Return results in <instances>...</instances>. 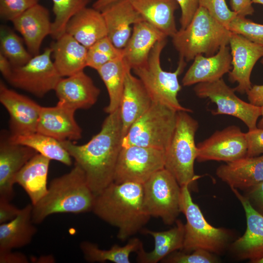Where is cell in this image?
<instances>
[{
    "instance_id": "1",
    "label": "cell",
    "mask_w": 263,
    "mask_h": 263,
    "mask_svg": "<svg viewBox=\"0 0 263 263\" xmlns=\"http://www.w3.org/2000/svg\"><path fill=\"white\" fill-rule=\"evenodd\" d=\"M122 123L119 108L109 114L100 132L87 143L60 141L75 163L83 170L87 184L95 195L113 182L122 149Z\"/></svg>"
},
{
    "instance_id": "2",
    "label": "cell",
    "mask_w": 263,
    "mask_h": 263,
    "mask_svg": "<svg viewBox=\"0 0 263 263\" xmlns=\"http://www.w3.org/2000/svg\"><path fill=\"white\" fill-rule=\"evenodd\" d=\"M142 184L113 182L95 195L92 211L118 229L117 238L126 241L142 229L150 216L143 201Z\"/></svg>"
},
{
    "instance_id": "3",
    "label": "cell",
    "mask_w": 263,
    "mask_h": 263,
    "mask_svg": "<svg viewBox=\"0 0 263 263\" xmlns=\"http://www.w3.org/2000/svg\"><path fill=\"white\" fill-rule=\"evenodd\" d=\"M94 197L83 170L75 163L69 172L53 179L46 194L32 205L33 222L40 224L56 213L79 214L92 211Z\"/></svg>"
},
{
    "instance_id": "4",
    "label": "cell",
    "mask_w": 263,
    "mask_h": 263,
    "mask_svg": "<svg viewBox=\"0 0 263 263\" xmlns=\"http://www.w3.org/2000/svg\"><path fill=\"white\" fill-rule=\"evenodd\" d=\"M231 32L214 19L206 9L199 6L188 26L171 38L179 56L186 62L198 55L211 56L229 44Z\"/></svg>"
},
{
    "instance_id": "5",
    "label": "cell",
    "mask_w": 263,
    "mask_h": 263,
    "mask_svg": "<svg viewBox=\"0 0 263 263\" xmlns=\"http://www.w3.org/2000/svg\"><path fill=\"white\" fill-rule=\"evenodd\" d=\"M167 42V38L157 42L151 50L147 62L132 70L143 83L152 102L162 104L177 112L191 113L192 111L182 106L177 99L181 89L178 76L183 72L186 61L180 57L174 72L165 71L161 67V54Z\"/></svg>"
},
{
    "instance_id": "6",
    "label": "cell",
    "mask_w": 263,
    "mask_h": 263,
    "mask_svg": "<svg viewBox=\"0 0 263 263\" xmlns=\"http://www.w3.org/2000/svg\"><path fill=\"white\" fill-rule=\"evenodd\" d=\"M198 121L188 112L178 111L172 139L165 151V169L176 179L181 187L190 185L198 178L194 164L197 156L195 142Z\"/></svg>"
},
{
    "instance_id": "7",
    "label": "cell",
    "mask_w": 263,
    "mask_h": 263,
    "mask_svg": "<svg viewBox=\"0 0 263 263\" xmlns=\"http://www.w3.org/2000/svg\"><path fill=\"white\" fill-rule=\"evenodd\" d=\"M177 114V111L153 102L123 137L122 147L137 146L165 151L174 132Z\"/></svg>"
},
{
    "instance_id": "8",
    "label": "cell",
    "mask_w": 263,
    "mask_h": 263,
    "mask_svg": "<svg viewBox=\"0 0 263 263\" xmlns=\"http://www.w3.org/2000/svg\"><path fill=\"white\" fill-rule=\"evenodd\" d=\"M180 209L187 220L182 249L189 252L203 249L220 253L228 241V233L207 223L198 206L193 201L188 186L181 187Z\"/></svg>"
},
{
    "instance_id": "9",
    "label": "cell",
    "mask_w": 263,
    "mask_h": 263,
    "mask_svg": "<svg viewBox=\"0 0 263 263\" xmlns=\"http://www.w3.org/2000/svg\"><path fill=\"white\" fill-rule=\"evenodd\" d=\"M144 209L150 217L160 218L170 225L181 212V187L174 177L164 168L154 173L143 185Z\"/></svg>"
},
{
    "instance_id": "10",
    "label": "cell",
    "mask_w": 263,
    "mask_h": 263,
    "mask_svg": "<svg viewBox=\"0 0 263 263\" xmlns=\"http://www.w3.org/2000/svg\"><path fill=\"white\" fill-rule=\"evenodd\" d=\"M52 49L46 48L44 51L34 56L25 64L13 67L8 82L38 97H42L54 90L62 77L51 59Z\"/></svg>"
},
{
    "instance_id": "11",
    "label": "cell",
    "mask_w": 263,
    "mask_h": 263,
    "mask_svg": "<svg viewBox=\"0 0 263 263\" xmlns=\"http://www.w3.org/2000/svg\"><path fill=\"white\" fill-rule=\"evenodd\" d=\"M165 150L149 147H122L114 175L116 183L143 185L154 173L165 168Z\"/></svg>"
},
{
    "instance_id": "12",
    "label": "cell",
    "mask_w": 263,
    "mask_h": 263,
    "mask_svg": "<svg viewBox=\"0 0 263 263\" xmlns=\"http://www.w3.org/2000/svg\"><path fill=\"white\" fill-rule=\"evenodd\" d=\"M194 91L198 97L208 98L216 105L217 109L212 112L213 115L226 114L238 118L246 125L248 130L257 128L261 107L239 98L234 88L229 87L223 78L198 83L194 87Z\"/></svg>"
},
{
    "instance_id": "13",
    "label": "cell",
    "mask_w": 263,
    "mask_h": 263,
    "mask_svg": "<svg viewBox=\"0 0 263 263\" xmlns=\"http://www.w3.org/2000/svg\"><path fill=\"white\" fill-rule=\"evenodd\" d=\"M197 160L231 162L246 156L247 147L245 137L240 128L228 126L217 131L197 145Z\"/></svg>"
},
{
    "instance_id": "14",
    "label": "cell",
    "mask_w": 263,
    "mask_h": 263,
    "mask_svg": "<svg viewBox=\"0 0 263 263\" xmlns=\"http://www.w3.org/2000/svg\"><path fill=\"white\" fill-rule=\"evenodd\" d=\"M0 102L9 114L10 136H23L37 132L42 106L29 97L8 88L1 80Z\"/></svg>"
},
{
    "instance_id": "15",
    "label": "cell",
    "mask_w": 263,
    "mask_h": 263,
    "mask_svg": "<svg viewBox=\"0 0 263 263\" xmlns=\"http://www.w3.org/2000/svg\"><path fill=\"white\" fill-rule=\"evenodd\" d=\"M229 47L231 55L229 80L237 82L235 92L246 94L251 88L250 76L256 62L263 57V45L254 42L238 34L231 32Z\"/></svg>"
},
{
    "instance_id": "16",
    "label": "cell",
    "mask_w": 263,
    "mask_h": 263,
    "mask_svg": "<svg viewBox=\"0 0 263 263\" xmlns=\"http://www.w3.org/2000/svg\"><path fill=\"white\" fill-rule=\"evenodd\" d=\"M2 134L0 142V198L11 201L15 195V179L22 167L38 152L26 146L15 144Z\"/></svg>"
},
{
    "instance_id": "17",
    "label": "cell",
    "mask_w": 263,
    "mask_h": 263,
    "mask_svg": "<svg viewBox=\"0 0 263 263\" xmlns=\"http://www.w3.org/2000/svg\"><path fill=\"white\" fill-rule=\"evenodd\" d=\"M75 110L58 101L54 107H41L37 132L59 141H76L82 130L75 118Z\"/></svg>"
},
{
    "instance_id": "18",
    "label": "cell",
    "mask_w": 263,
    "mask_h": 263,
    "mask_svg": "<svg viewBox=\"0 0 263 263\" xmlns=\"http://www.w3.org/2000/svg\"><path fill=\"white\" fill-rule=\"evenodd\" d=\"M101 12L105 22L107 37L119 49H123L126 45L132 33V26L145 20L129 0H118Z\"/></svg>"
},
{
    "instance_id": "19",
    "label": "cell",
    "mask_w": 263,
    "mask_h": 263,
    "mask_svg": "<svg viewBox=\"0 0 263 263\" xmlns=\"http://www.w3.org/2000/svg\"><path fill=\"white\" fill-rule=\"evenodd\" d=\"M54 91L58 102L75 111L91 108L100 93V90L84 71L62 77Z\"/></svg>"
},
{
    "instance_id": "20",
    "label": "cell",
    "mask_w": 263,
    "mask_h": 263,
    "mask_svg": "<svg viewBox=\"0 0 263 263\" xmlns=\"http://www.w3.org/2000/svg\"><path fill=\"white\" fill-rule=\"evenodd\" d=\"M231 188L244 208L247 223L245 232L234 243L233 248L241 258L255 263L263 257V215L252 207L246 196L236 188Z\"/></svg>"
},
{
    "instance_id": "21",
    "label": "cell",
    "mask_w": 263,
    "mask_h": 263,
    "mask_svg": "<svg viewBox=\"0 0 263 263\" xmlns=\"http://www.w3.org/2000/svg\"><path fill=\"white\" fill-rule=\"evenodd\" d=\"M11 22L22 36L30 54L33 56L39 54L44 39L52 32L49 10L38 3Z\"/></svg>"
},
{
    "instance_id": "22",
    "label": "cell",
    "mask_w": 263,
    "mask_h": 263,
    "mask_svg": "<svg viewBox=\"0 0 263 263\" xmlns=\"http://www.w3.org/2000/svg\"><path fill=\"white\" fill-rule=\"evenodd\" d=\"M231 68L230 48L228 45L224 46L212 56H196L182 79V84L188 86L216 81L229 73Z\"/></svg>"
},
{
    "instance_id": "23",
    "label": "cell",
    "mask_w": 263,
    "mask_h": 263,
    "mask_svg": "<svg viewBox=\"0 0 263 263\" xmlns=\"http://www.w3.org/2000/svg\"><path fill=\"white\" fill-rule=\"evenodd\" d=\"M126 72L124 91L119 110L122 123V136H125L133 123L150 107L152 101L141 80Z\"/></svg>"
},
{
    "instance_id": "24",
    "label": "cell",
    "mask_w": 263,
    "mask_h": 263,
    "mask_svg": "<svg viewBox=\"0 0 263 263\" xmlns=\"http://www.w3.org/2000/svg\"><path fill=\"white\" fill-rule=\"evenodd\" d=\"M168 37L147 21L133 25L131 36L123 49V58L131 70L145 64L155 44Z\"/></svg>"
},
{
    "instance_id": "25",
    "label": "cell",
    "mask_w": 263,
    "mask_h": 263,
    "mask_svg": "<svg viewBox=\"0 0 263 263\" xmlns=\"http://www.w3.org/2000/svg\"><path fill=\"white\" fill-rule=\"evenodd\" d=\"M216 174L231 188L248 189L263 181V154L226 162L217 168Z\"/></svg>"
},
{
    "instance_id": "26",
    "label": "cell",
    "mask_w": 263,
    "mask_h": 263,
    "mask_svg": "<svg viewBox=\"0 0 263 263\" xmlns=\"http://www.w3.org/2000/svg\"><path fill=\"white\" fill-rule=\"evenodd\" d=\"M51 47L54 64L61 77L83 71L87 67L88 49L70 35L64 33Z\"/></svg>"
},
{
    "instance_id": "27",
    "label": "cell",
    "mask_w": 263,
    "mask_h": 263,
    "mask_svg": "<svg viewBox=\"0 0 263 263\" xmlns=\"http://www.w3.org/2000/svg\"><path fill=\"white\" fill-rule=\"evenodd\" d=\"M65 33L70 35L87 49L107 37L105 22L101 11L86 7L68 21Z\"/></svg>"
},
{
    "instance_id": "28",
    "label": "cell",
    "mask_w": 263,
    "mask_h": 263,
    "mask_svg": "<svg viewBox=\"0 0 263 263\" xmlns=\"http://www.w3.org/2000/svg\"><path fill=\"white\" fill-rule=\"evenodd\" d=\"M32 204H28L15 218L0 224V251L22 247L31 243L37 231L32 221Z\"/></svg>"
},
{
    "instance_id": "29",
    "label": "cell",
    "mask_w": 263,
    "mask_h": 263,
    "mask_svg": "<svg viewBox=\"0 0 263 263\" xmlns=\"http://www.w3.org/2000/svg\"><path fill=\"white\" fill-rule=\"evenodd\" d=\"M172 228L164 231H153L142 229L145 234L151 235L154 241V247L150 252H146L142 245L136 252V261L139 263H156L170 254L182 249L184 241L185 225L179 220Z\"/></svg>"
},
{
    "instance_id": "30",
    "label": "cell",
    "mask_w": 263,
    "mask_h": 263,
    "mask_svg": "<svg viewBox=\"0 0 263 263\" xmlns=\"http://www.w3.org/2000/svg\"><path fill=\"white\" fill-rule=\"evenodd\" d=\"M50 161L38 153L22 167L15 177V184L23 188L33 206L47 192V176Z\"/></svg>"
},
{
    "instance_id": "31",
    "label": "cell",
    "mask_w": 263,
    "mask_h": 263,
    "mask_svg": "<svg viewBox=\"0 0 263 263\" xmlns=\"http://www.w3.org/2000/svg\"><path fill=\"white\" fill-rule=\"evenodd\" d=\"M146 21L172 38L178 30L175 11L179 6L176 0H129Z\"/></svg>"
},
{
    "instance_id": "32",
    "label": "cell",
    "mask_w": 263,
    "mask_h": 263,
    "mask_svg": "<svg viewBox=\"0 0 263 263\" xmlns=\"http://www.w3.org/2000/svg\"><path fill=\"white\" fill-rule=\"evenodd\" d=\"M129 69L122 57L108 62L96 70L108 93L110 101L104 108V111L108 114L119 108L125 75Z\"/></svg>"
},
{
    "instance_id": "33",
    "label": "cell",
    "mask_w": 263,
    "mask_h": 263,
    "mask_svg": "<svg viewBox=\"0 0 263 263\" xmlns=\"http://www.w3.org/2000/svg\"><path fill=\"white\" fill-rule=\"evenodd\" d=\"M142 245L139 239L133 238L130 239L124 246L115 244L109 249H100L96 244L84 241L80 243V248L85 260L88 262L130 263L131 253L136 252Z\"/></svg>"
},
{
    "instance_id": "34",
    "label": "cell",
    "mask_w": 263,
    "mask_h": 263,
    "mask_svg": "<svg viewBox=\"0 0 263 263\" xmlns=\"http://www.w3.org/2000/svg\"><path fill=\"white\" fill-rule=\"evenodd\" d=\"M10 141L30 147L50 160L58 161L66 166L72 164V157L60 141L38 132L17 137H11Z\"/></svg>"
},
{
    "instance_id": "35",
    "label": "cell",
    "mask_w": 263,
    "mask_h": 263,
    "mask_svg": "<svg viewBox=\"0 0 263 263\" xmlns=\"http://www.w3.org/2000/svg\"><path fill=\"white\" fill-rule=\"evenodd\" d=\"M23 39L5 25L0 27V53L10 61L13 67L25 64L33 56L23 44Z\"/></svg>"
},
{
    "instance_id": "36",
    "label": "cell",
    "mask_w": 263,
    "mask_h": 263,
    "mask_svg": "<svg viewBox=\"0 0 263 263\" xmlns=\"http://www.w3.org/2000/svg\"><path fill=\"white\" fill-rule=\"evenodd\" d=\"M55 19L52 22L51 37L57 39L65 33L70 19L87 7L92 0H52Z\"/></svg>"
},
{
    "instance_id": "37",
    "label": "cell",
    "mask_w": 263,
    "mask_h": 263,
    "mask_svg": "<svg viewBox=\"0 0 263 263\" xmlns=\"http://www.w3.org/2000/svg\"><path fill=\"white\" fill-rule=\"evenodd\" d=\"M123 57V49L116 47L106 37L88 48L87 67L95 70L111 61Z\"/></svg>"
},
{
    "instance_id": "38",
    "label": "cell",
    "mask_w": 263,
    "mask_h": 263,
    "mask_svg": "<svg viewBox=\"0 0 263 263\" xmlns=\"http://www.w3.org/2000/svg\"><path fill=\"white\" fill-rule=\"evenodd\" d=\"M227 28L231 32L240 34L249 40L263 45V24L237 16L229 24Z\"/></svg>"
},
{
    "instance_id": "39",
    "label": "cell",
    "mask_w": 263,
    "mask_h": 263,
    "mask_svg": "<svg viewBox=\"0 0 263 263\" xmlns=\"http://www.w3.org/2000/svg\"><path fill=\"white\" fill-rule=\"evenodd\" d=\"M199 6L206 9L214 19L226 28L237 16L228 8L225 0H199Z\"/></svg>"
},
{
    "instance_id": "40",
    "label": "cell",
    "mask_w": 263,
    "mask_h": 263,
    "mask_svg": "<svg viewBox=\"0 0 263 263\" xmlns=\"http://www.w3.org/2000/svg\"><path fill=\"white\" fill-rule=\"evenodd\" d=\"M191 253L173 252L161 262L165 263H213L217 259L211 252L203 249H197Z\"/></svg>"
},
{
    "instance_id": "41",
    "label": "cell",
    "mask_w": 263,
    "mask_h": 263,
    "mask_svg": "<svg viewBox=\"0 0 263 263\" xmlns=\"http://www.w3.org/2000/svg\"><path fill=\"white\" fill-rule=\"evenodd\" d=\"M38 3V0H0V17L12 21Z\"/></svg>"
},
{
    "instance_id": "42",
    "label": "cell",
    "mask_w": 263,
    "mask_h": 263,
    "mask_svg": "<svg viewBox=\"0 0 263 263\" xmlns=\"http://www.w3.org/2000/svg\"><path fill=\"white\" fill-rule=\"evenodd\" d=\"M247 150L246 156L255 157L263 154V129L257 128L245 133Z\"/></svg>"
},
{
    "instance_id": "43",
    "label": "cell",
    "mask_w": 263,
    "mask_h": 263,
    "mask_svg": "<svg viewBox=\"0 0 263 263\" xmlns=\"http://www.w3.org/2000/svg\"><path fill=\"white\" fill-rule=\"evenodd\" d=\"M181 8L180 23L181 29L189 24L199 7V0H176Z\"/></svg>"
},
{
    "instance_id": "44",
    "label": "cell",
    "mask_w": 263,
    "mask_h": 263,
    "mask_svg": "<svg viewBox=\"0 0 263 263\" xmlns=\"http://www.w3.org/2000/svg\"><path fill=\"white\" fill-rule=\"evenodd\" d=\"M247 190L246 197L252 207L263 215V181Z\"/></svg>"
},
{
    "instance_id": "45",
    "label": "cell",
    "mask_w": 263,
    "mask_h": 263,
    "mask_svg": "<svg viewBox=\"0 0 263 263\" xmlns=\"http://www.w3.org/2000/svg\"><path fill=\"white\" fill-rule=\"evenodd\" d=\"M20 210V209L12 204L10 201L0 198V224L15 218Z\"/></svg>"
},
{
    "instance_id": "46",
    "label": "cell",
    "mask_w": 263,
    "mask_h": 263,
    "mask_svg": "<svg viewBox=\"0 0 263 263\" xmlns=\"http://www.w3.org/2000/svg\"><path fill=\"white\" fill-rule=\"evenodd\" d=\"M252 0H230L231 10L238 16L245 17L252 15L254 12Z\"/></svg>"
},
{
    "instance_id": "47",
    "label": "cell",
    "mask_w": 263,
    "mask_h": 263,
    "mask_svg": "<svg viewBox=\"0 0 263 263\" xmlns=\"http://www.w3.org/2000/svg\"><path fill=\"white\" fill-rule=\"evenodd\" d=\"M29 260L24 254L13 252L12 250L0 251V263H28Z\"/></svg>"
},
{
    "instance_id": "48",
    "label": "cell",
    "mask_w": 263,
    "mask_h": 263,
    "mask_svg": "<svg viewBox=\"0 0 263 263\" xmlns=\"http://www.w3.org/2000/svg\"><path fill=\"white\" fill-rule=\"evenodd\" d=\"M249 102L261 107L263 105V85H254L246 93Z\"/></svg>"
},
{
    "instance_id": "49",
    "label": "cell",
    "mask_w": 263,
    "mask_h": 263,
    "mask_svg": "<svg viewBox=\"0 0 263 263\" xmlns=\"http://www.w3.org/2000/svg\"><path fill=\"white\" fill-rule=\"evenodd\" d=\"M13 68L9 59L0 53V71L3 77L7 80L11 75Z\"/></svg>"
},
{
    "instance_id": "50",
    "label": "cell",
    "mask_w": 263,
    "mask_h": 263,
    "mask_svg": "<svg viewBox=\"0 0 263 263\" xmlns=\"http://www.w3.org/2000/svg\"><path fill=\"white\" fill-rule=\"evenodd\" d=\"M118 0H96L93 4V7L99 11L108 5Z\"/></svg>"
},
{
    "instance_id": "51",
    "label": "cell",
    "mask_w": 263,
    "mask_h": 263,
    "mask_svg": "<svg viewBox=\"0 0 263 263\" xmlns=\"http://www.w3.org/2000/svg\"><path fill=\"white\" fill-rule=\"evenodd\" d=\"M261 119L257 123V128L263 129V105L261 106Z\"/></svg>"
},
{
    "instance_id": "52",
    "label": "cell",
    "mask_w": 263,
    "mask_h": 263,
    "mask_svg": "<svg viewBox=\"0 0 263 263\" xmlns=\"http://www.w3.org/2000/svg\"><path fill=\"white\" fill-rule=\"evenodd\" d=\"M252 3L263 5V0H252Z\"/></svg>"
},
{
    "instance_id": "53",
    "label": "cell",
    "mask_w": 263,
    "mask_h": 263,
    "mask_svg": "<svg viewBox=\"0 0 263 263\" xmlns=\"http://www.w3.org/2000/svg\"><path fill=\"white\" fill-rule=\"evenodd\" d=\"M255 263H263V257L258 260Z\"/></svg>"
},
{
    "instance_id": "54",
    "label": "cell",
    "mask_w": 263,
    "mask_h": 263,
    "mask_svg": "<svg viewBox=\"0 0 263 263\" xmlns=\"http://www.w3.org/2000/svg\"><path fill=\"white\" fill-rule=\"evenodd\" d=\"M261 63L263 65V57L261 59Z\"/></svg>"
}]
</instances>
